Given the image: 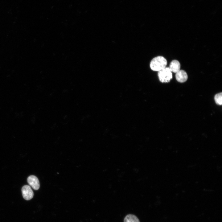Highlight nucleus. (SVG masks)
Here are the masks:
<instances>
[{"mask_svg":"<svg viewBox=\"0 0 222 222\" xmlns=\"http://www.w3.org/2000/svg\"><path fill=\"white\" fill-rule=\"evenodd\" d=\"M158 76L159 80L162 83H167L172 78V72L169 67H166L158 71Z\"/></svg>","mask_w":222,"mask_h":222,"instance_id":"f03ea898","label":"nucleus"},{"mask_svg":"<svg viewBox=\"0 0 222 222\" xmlns=\"http://www.w3.org/2000/svg\"><path fill=\"white\" fill-rule=\"evenodd\" d=\"M22 192L23 198L26 200H29L33 197V191L29 185L23 186L22 188Z\"/></svg>","mask_w":222,"mask_h":222,"instance_id":"7ed1b4c3","label":"nucleus"},{"mask_svg":"<svg viewBox=\"0 0 222 222\" xmlns=\"http://www.w3.org/2000/svg\"><path fill=\"white\" fill-rule=\"evenodd\" d=\"M171 72L176 73L180 68V64L177 60H174L171 62L169 67Z\"/></svg>","mask_w":222,"mask_h":222,"instance_id":"423d86ee","label":"nucleus"},{"mask_svg":"<svg viewBox=\"0 0 222 222\" xmlns=\"http://www.w3.org/2000/svg\"><path fill=\"white\" fill-rule=\"evenodd\" d=\"M222 93L220 92L216 94L214 97V100L216 103L218 105H221L222 104Z\"/></svg>","mask_w":222,"mask_h":222,"instance_id":"6e6552de","label":"nucleus"},{"mask_svg":"<svg viewBox=\"0 0 222 222\" xmlns=\"http://www.w3.org/2000/svg\"><path fill=\"white\" fill-rule=\"evenodd\" d=\"M27 181L34 189L37 190L39 188V181L38 178L35 176L31 175L29 176L27 179Z\"/></svg>","mask_w":222,"mask_h":222,"instance_id":"20e7f679","label":"nucleus"},{"mask_svg":"<svg viewBox=\"0 0 222 222\" xmlns=\"http://www.w3.org/2000/svg\"><path fill=\"white\" fill-rule=\"evenodd\" d=\"M124 222H140L137 217L132 214L127 215L124 218Z\"/></svg>","mask_w":222,"mask_h":222,"instance_id":"0eeeda50","label":"nucleus"},{"mask_svg":"<svg viewBox=\"0 0 222 222\" xmlns=\"http://www.w3.org/2000/svg\"><path fill=\"white\" fill-rule=\"evenodd\" d=\"M175 78L180 83H183L187 80L188 76L185 71L180 70L176 73Z\"/></svg>","mask_w":222,"mask_h":222,"instance_id":"39448f33","label":"nucleus"},{"mask_svg":"<svg viewBox=\"0 0 222 222\" xmlns=\"http://www.w3.org/2000/svg\"><path fill=\"white\" fill-rule=\"evenodd\" d=\"M167 64L166 59L163 56H158L153 58L150 64L152 70L159 71L166 67Z\"/></svg>","mask_w":222,"mask_h":222,"instance_id":"f257e3e1","label":"nucleus"}]
</instances>
